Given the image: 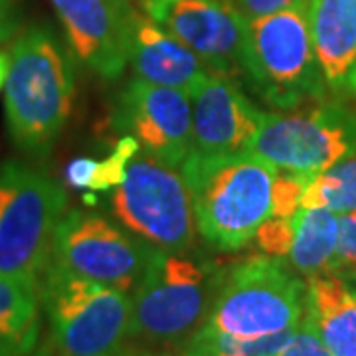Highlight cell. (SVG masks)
<instances>
[{
	"mask_svg": "<svg viewBox=\"0 0 356 356\" xmlns=\"http://www.w3.org/2000/svg\"><path fill=\"white\" fill-rule=\"evenodd\" d=\"M191 192L196 232L216 252H240L271 216L280 168L252 151L196 154L178 168Z\"/></svg>",
	"mask_w": 356,
	"mask_h": 356,
	"instance_id": "1",
	"label": "cell"
},
{
	"mask_svg": "<svg viewBox=\"0 0 356 356\" xmlns=\"http://www.w3.org/2000/svg\"><path fill=\"white\" fill-rule=\"evenodd\" d=\"M76 93L74 67L46 26H30L14 40L4 83L8 135L32 159L54 149L72 113Z\"/></svg>",
	"mask_w": 356,
	"mask_h": 356,
	"instance_id": "2",
	"label": "cell"
},
{
	"mask_svg": "<svg viewBox=\"0 0 356 356\" xmlns=\"http://www.w3.org/2000/svg\"><path fill=\"white\" fill-rule=\"evenodd\" d=\"M242 76L255 95L277 111L327 99L329 88L311 36L309 0L245 18Z\"/></svg>",
	"mask_w": 356,
	"mask_h": 356,
	"instance_id": "3",
	"label": "cell"
},
{
	"mask_svg": "<svg viewBox=\"0 0 356 356\" xmlns=\"http://www.w3.org/2000/svg\"><path fill=\"white\" fill-rule=\"evenodd\" d=\"M224 269L188 252L154 250L131 293V339L147 346H184L204 325Z\"/></svg>",
	"mask_w": 356,
	"mask_h": 356,
	"instance_id": "4",
	"label": "cell"
},
{
	"mask_svg": "<svg viewBox=\"0 0 356 356\" xmlns=\"http://www.w3.org/2000/svg\"><path fill=\"white\" fill-rule=\"evenodd\" d=\"M65 188L36 166L0 165V273L40 293L54 234L65 214Z\"/></svg>",
	"mask_w": 356,
	"mask_h": 356,
	"instance_id": "5",
	"label": "cell"
},
{
	"mask_svg": "<svg viewBox=\"0 0 356 356\" xmlns=\"http://www.w3.org/2000/svg\"><path fill=\"white\" fill-rule=\"evenodd\" d=\"M40 301L50 323L48 356H123L131 346V293L50 266Z\"/></svg>",
	"mask_w": 356,
	"mask_h": 356,
	"instance_id": "6",
	"label": "cell"
},
{
	"mask_svg": "<svg viewBox=\"0 0 356 356\" xmlns=\"http://www.w3.org/2000/svg\"><path fill=\"white\" fill-rule=\"evenodd\" d=\"M305 291L307 281L283 259H245L224 271L204 327L240 339L293 331L303 318Z\"/></svg>",
	"mask_w": 356,
	"mask_h": 356,
	"instance_id": "7",
	"label": "cell"
},
{
	"mask_svg": "<svg viewBox=\"0 0 356 356\" xmlns=\"http://www.w3.org/2000/svg\"><path fill=\"white\" fill-rule=\"evenodd\" d=\"M248 151L280 170L315 177L356 153V111L343 102H313L261 117Z\"/></svg>",
	"mask_w": 356,
	"mask_h": 356,
	"instance_id": "8",
	"label": "cell"
},
{
	"mask_svg": "<svg viewBox=\"0 0 356 356\" xmlns=\"http://www.w3.org/2000/svg\"><path fill=\"white\" fill-rule=\"evenodd\" d=\"M111 208L125 228L159 250L188 252L196 222L188 186L180 170L151 156H135L123 182L111 192Z\"/></svg>",
	"mask_w": 356,
	"mask_h": 356,
	"instance_id": "9",
	"label": "cell"
},
{
	"mask_svg": "<svg viewBox=\"0 0 356 356\" xmlns=\"http://www.w3.org/2000/svg\"><path fill=\"white\" fill-rule=\"evenodd\" d=\"M154 250L97 212H65L51 243L50 266L81 280L133 293Z\"/></svg>",
	"mask_w": 356,
	"mask_h": 356,
	"instance_id": "10",
	"label": "cell"
},
{
	"mask_svg": "<svg viewBox=\"0 0 356 356\" xmlns=\"http://www.w3.org/2000/svg\"><path fill=\"white\" fill-rule=\"evenodd\" d=\"M113 121L163 165L180 168L192 153V99L182 89L131 77L117 97Z\"/></svg>",
	"mask_w": 356,
	"mask_h": 356,
	"instance_id": "11",
	"label": "cell"
},
{
	"mask_svg": "<svg viewBox=\"0 0 356 356\" xmlns=\"http://www.w3.org/2000/svg\"><path fill=\"white\" fill-rule=\"evenodd\" d=\"M143 13L222 76H242L245 18L229 0H139Z\"/></svg>",
	"mask_w": 356,
	"mask_h": 356,
	"instance_id": "12",
	"label": "cell"
},
{
	"mask_svg": "<svg viewBox=\"0 0 356 356\" xmlns=\"http://www.w3.org/2000/svg\"><path fill=\"white\" fill-rule=\"evenodd\" d=\"M192 153L232 154L248 151L264 111L234 77L208 72L192 89Z\"/></svg>",
	"mask_w": 356,
	"mask_h": 356,
	"instance_id": "13",
	"label": "cell"
},
{
	"mask_svg": "<svg viewBox=\"0 0 356 356\" xmlns=\"http://www.w3.org/2000/svg\"><path fill=\"white\" fill-rule=\"evenodd\" d=\"M70 48L103 79H117L129 65L131 0H50Z\"/></svg>",
	"mask_w": 356,
	"mask_h": 356,
	"instance_id": "14",
	"label": "cell"
},
{
	"mask_svg": "<svg viewBox=\"0 0 356 356\" xmlns=\"http://www.w3.org/2000/svg\"><path fill=\"white\" fill-rule=\"evenodd\" d=\"M127 56L135 77L186 93L210 72L188 46L135 6L129 10Z\"/></svg>",
	"mask_w": 356,
	"mask_h": 356,
	"instance_id": "15",
	"label": "cell"
},
{
	"mask_svg": "<svg viewBox=\"0 0 356 356\" xmlns=\"http://www.w3.org/2000/svg\"><path fill=\"white\" fill-rule=\"evenodd\" d=\"M309 24L329 93L356 97V0H309Z\"/></svg>",
	"mask_w": 356,
	"mask_h": 356,
	"instance_id": "16",
	"label": "cell"
},
{
	"mask_svg": "<svg viewBox=\"0 0 356 356\" xmlns=\"http://www.w3.org/2000/svg\"><path fill=\"white\" fill-rule=\"evenodd\" d=\"M303 317L334 356H356V289L341 275L307 280Z\"/></svg>",
	"mask_w": 356,
	"mask_h": 356,
	"instance_id": "17",
	"label": "cell"
},
{
	"mask_svg": "<svg viewBox=\"0 0 356 356\" xmlns=\"http://www.w3.org/2000/svg\"><path fill=\"white\" fill-rule=\"evenodd\" d=\"M339 243V214L327 208H301L293 216L289 266L305 280L331 273Z\"/></svg>",
	"mask_w": 356,
	"mask_h": 356,
	"instance_id": "18",
	"label": "cell"
},
{
	"mask_svg": "<svg viewBox=\"0 0 356 356\" xmlns=\"http://www.w3.org/2000/svg\"><path fill=\"white\" fill-rule=\"evenodd\" d=\"M40 293L0 273V356H30L40 339Z\"/></svg>",
	"mask_w": 356,
	"mask_h": 356,
	"instance_id": "19",
	"label": "cell"
},
{
	"mask_svg": "<svg viewBox=\"0 0 356 356\" xmlns=\"http://www.w3.org/2000/svg\"><path fill=\"white\" fill-rule=\"evenodd\" d=\"M140 151L139 143L131 135L117 140L113 153L103 159L79 156L65 166V182L74 188L91 192H105L117 188L127 175L129 163Z\"/></svg>",
	"mask_w": 356,
	"mask_h": 356,
	"instance_id": "20",
	"label": "cell"
},
{
	"mask_svg": "<svg viewBox=\"0 0 356 356\" xmlns=\"http://www.w3.org/2000/svg\"><path fill=\"white\" fill-rule=\"evenodd\" d=\"M301 208H327L334 214L356 210V153L309 178Z\"/></svg>",
	"mask_w": 356,
	"mask_h": 356,
	"instance_id": "21",
	"label": "cell"
},
{
	"mask_svg": "<svg viewBox=\"0 0 356 356\" xmlns=\"http://www.w3.org/2000/svg\"><path fill=\"white\" fill-rule=\"evenodd\" d=\"M293 331L261 339H240L212 331L202 325L182 346L180 356H273L291 339Z\"/></svg>",
	"mask_w": 356,
	"mask_h": 356,
	"instance_id": "22",
	"label": "cell"
},
{
	"mask_svg": "<svg viewBox=\"0 0 356 356\" xmlns=\"http://www.w3.org/2000/svg\"><path fill=\"white\" fill-rule=\"evenodd\" d=\"M307 180L309 177L303 175H295L287 170L277 172L271 191V216L293 218L301 210Z\"/></svg>",
	"mask_w": 356,
	"mask_h": 356,
	"instance_id": "23",
	"label": "cell"
},
{
	"mask_svg": "<svg viewBox=\"0 0 356 356\" xmlns=\"http://www.w3.org/2000/svg\"><path fill=\"white\" fill-rule=\"evenodd\" d=\"M254 240L264 255L273 257V259H285L291 252L293 218L269 216L259 226Z\"/></svg>",
	"mask_w": 356,
	"mask_h": 356,
	"instance_id": "24",
	"label": "cell"
},
{
	"mask_svg": "<svg viewBox=\"0 0 356 356\" xmlns=\"http://www.w3.org/2000/svg\"><path fill=\"white\" fill-rule=\"evenodd\" d=\"M353 271H356V210L339 214V243L331 267V273L343 280Z\"/></svg>",
	"mask_w": 356,
	"mask_h": 356,
	"instance_id": "25",
	"label": "cell"
},
{
	"mask_svg": "<svg viewBox=\"0 0 356 356\" xmlns=\"http://www.w3.org/2000/svg\"><path fill=\"white\" fill-rule=\"evenodd\" d=\"M273 356H334L329 350V346L323 343L318 332L313 329V325L305 317L293 331L291 339L285 343Z\"/></svg>",
	"mask_w": 356,
	"mask_h": 356,
	"instance_id": "26",
	"label": "cell"
},
{
	"mask_svg": "<svg viewBox=\"0 0 356 356\" xmlns=\"http://www.w3.org/2000/svg\"><path fill=\"white\" fill-rule=\"evenodd\" d=\"M293 2H297V0H236V6L243 14V18L252 20L257 16L283 10V8L291 6Z\"/></svg>",
	"mask_w": 356,
	"mask_h": 356,
	"instance_id": "27",
	"label": "cell"
},
{
	"mask_svg": "<svg viewBox=\"0 0 356 356\" xmlns=\"http://www.w3.org/2000/svg\"><path fill=\"white\" fill-rule=\"evenodd\" d=\"M20 30L18 0H0V42L10 40Z\"/></svg>",
	"mask_w": 356,
	"mask_h": 356,
	"instance_id": "28",
	"label": "cell"
},
{
	"mask_svg": "<svg viewBox=\"0 0 356 356\" xmlns=\"http://www.w3.org/2000/svg\"><path fill=\"white\" fill-rule=\"evenodd\" d=\"M123 356H180L172 353V348H156V346H137L131 344Z\"/></svg>",
	"mask_w": 356,
	"mask_h": 356,
	"instance_id": "29",
	"label": "cell"
},
{
	"mask_svg": "<svg viewBox=\"0 0 356 356\" xmlns=\"http://www.w3.org/2000/svg\"><path fill=\"white\" fill-rule=\"evenodd\" d=\"M8 70H10V54L0 50V89L4 88V83H6Z\"/></svg>",
	"mask_w": 356,
	"mask_h": 356,
	"instance_id": "30",
	"label": "cell"
},
{
	"mask_svg": "<svg viewBox=\"0 0 356 356\" xmlns=\"http://www.w3.org/2000/svg\"><path fill=\"white\" fill-rule=\"evenodd\" d=\"M344 280L348 281V283H350V285H353V287L356 289V271H353V273H350L348 277H344Z\"/></svg>",
	"mask_w": 356,
	"mask_h": 356,
	"instance_id": "31",
	"label": "cell"
}]
</instances>
